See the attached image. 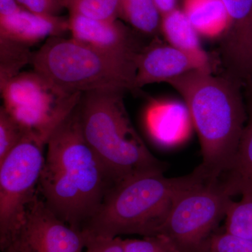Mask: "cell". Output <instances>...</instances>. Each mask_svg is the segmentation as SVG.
<instances>
[{"label": "cell", "instance_id": "cell-1", "mask_svg": "<svg viewBox=\"0 0 252 252\" xmlns=\"http://www.w3.org/2000/svg\"><path fill=\"white\" fill-rule=\"evenodd\" d=\"M46 146L38 193L60 220L83 230L116 183L86 142L79 105Z\"/></svg>", "mask_w": 252, "mask_h": 252}, {"label": "cell", "instance_id": "cell-2", "mask_svg": "<svg viewBox=\"0 0 252 252\" xmlns=\"http://www.w3.org/2000/svg\"><path fill=\"white\" fill-rule=\"evenodd\" d=\"M182 96L198 132L209 178L220 179L230 166L248 119L243 84L212 72L190 71L167 81Z\"/></svg>", "mask_w": 252, "mask_h": 252}, {"label": "cell", "instance_id": "cell-3", "mask_svg": "<svg viewBox=\"0 0 252 252\" xmlns=\"http://www.w3.org/2000/svg\"><path fill=\"white\" fill-rule=\"evenodd\" d=\"M207 179L199 165L182 177L170 178L154 172L117 184L83 230L109 238L157 235L177 199Z\"/></svg>", "mask_w": 252, "mask_h": 252}, {"label": "cell", "instance_id": "cell-4", "mask_svg": "<svg viewBox=\"0 0 252 252\" xmlns=\"http://www.w3.org/2000/svg\"><path fill=\"white\" fill-rule=\"evenodd\" d=\"M123 93L93 91L79 104L86 142L115 182L164 172L165 164L149 152L130 122Z\"/></svg>", "mask_w": 252, "mask_h": 252}, {"label": "cell", "instance_id": "cell-5", "mask_svg": "<svg viewBox=\"0 0 252 252\" xmlns=\"http://www.w3.org/2000/svg\"><path fill=\"white\" fill-rule=\"evenodd\" d=\"M34 70L72 93L135 90L136 60L61 36L47 39L32 58Z\"/></svg>", "mask_w": 252, "mask_h": 252}, {"label": "cell", "instance_id": "cell-6", "mask_svg": "<svg viewBox=\"0 0 252 252\" xmlns=\"http://www.w3.org/2000/svg\"><path fill=\"white\" fill-rule=\"evenodd\" d=\"M0 88L5 110L27 133L47 141L84 94L64 90L35 70L20 73Z\"/></svg>", "mask_w": 252, "mask_h": 252}, {"label": "cell", "instance_id": "cell-7", "mask_svg": "<svg viewBox=\"0 0 252 252\" xmlns=\"http://www.w3.org/2000/svg\"><path fill=\"white\" fill-rule=\"evenodd\" d=\"M48 141L27 133L0 162V250L11 245L38 193Z\"/></svg>", "mask_w": 252, "mask_h": 252}, {"label": "cell", "instance_id": "cell-8", "mask_svg": "<svg viewBox=\"0 0 252 252\" xmlns=\"http://www.w3.org/2000/svg\"><path fill=\"white\" fill-rule=\"evenodd\" d=\"M231 200L220 179H207L177 199L158 234L169 237L185 252H194L225 219Z\"/></svg>", "mask_w": 252, "mask_h": 252}, {"label": "cell", "instance_id": "cell-9", "mask_svg": "<svg viewBox=\"0 0 252 252\" xmlns=\"http://www.w3.org/2000/svg\"><path fill=\"white\" fill-rule=\"evenodd\" d=\"M86 240L84 230L60 220L38 193L28 207L14 243L23 252H83Z\"/></svg>", "mask_w": 252, "mask_h": 252}, {"label": "cell", "instance_id": "cell-10", "mask_svg": "<svg viewBox=\"0 0 252 252\" xmlns=\"http://www.w3.org/2000/svg\"><path fill=\"white\" fill-rule=\"evenodd\" d=\"M229 26L220 40V53L228 76L252 86V0H222Z\"/></svg>", "mask_w": 252, "mask_h": 252}, {"label": "cell", "instance_id": "cell-11", "mask_svg": "<svg viewBox=\"0 0 252 252\" xmlns=\"http://www.w3.org/2000/svg\"><path fill=\"white\" fill-rule=\"evenodd\" d=\"M72 39L95 49L130 59H137L142 48L129 28L116 20L96 19L69 14Z\"/></svg>", "mask_w": 252, "mask_h": 252}, {"label": "cell", "instance_id": "cell-12", "mask_svg": "<svg viewBox=\"0 0 252 252\" xmlns=\"http://www.w3.org/2000/svg\"><path fill=\"white\" fill-rule=\"evenodd\" d=\"M193 70L203 71L191 56L170 44L154 43L142 48L137 55L135 90L149 84L166 83Z\"/></svg>", "mask_w": 252, "mask_h": 252}, {"label": "cell", "instance_id": "cell-13", "mask_svg": "<svg viewBox=\"0 0 252 252\" xmlns=\"http://www.w3.org/2000/svg\"><path fill=\"white\" fill-rule=\"evenodd\" d=\"M143 123L150 138L164 147L187 140L193 126L185 102L172 99L149 101L144 109Z\"/></svg>", "mask_w": 252, "mask_h": 252}, {"label": "cell", "instance_id": "cell-14", "mask_svg": "<svg viewBox=\"0 0 252 252\" xmlns=\"http://www.w3.org/2000/svg\"><path fill=\"white\" fill-rule=\"evenodd\" d=\"M68 31V18L36 14L23 7L8 16H0V37L29 47Z\"/></svg>", "mask_w": 252, "mask_h": 252}, {"label": "cell", "instance_id": "cell-15", "mask_svg": "<svg viewBox=\"0 0 252 252\" xmlns=\"http://www.w3.org/2000/svg\"><path fill=\"white\" fill-rule=\"evenodd\" d=\"M248 89V123L230 166L220 178L231 197L239 194H252V86Z\"/></svg>", "mask_w": 252, "mask_h": 252}, {"label": "cell", "instance_id": "cell-16", "mask_svg": "<svg viewBox=\"0 0 252 252\" xmlns=\"http://www.w3.org/2000/svg\"><path fill=\"white\" fill-rule=\"evenodd\" d=\"M160 32L168 44L191 56L203 71L212 72L210 59L200 43V35L182 10L162 15Z\"/></svg>", "mask_w": 252, "mask_h": 252}, {"label": "cell", "instance_id": "cell-17", "mask_svg": "<svg viewBox=\"0 0 252 252\" xmlns=\"http://www.w3.org/2000/svg\"><path fill=\"white\" fill-rule=\"evenodd\" d=\"M182 11L200 36L221 39L229 26L222 0H183Z\"/></svg>", "mask_w": 252, "mask_h": 252}, {"label": "cell", "instance_id": "cell-18", "mask_svg": "<svg viewBox=\"0 0 252 252\" xmlns=\"http://www.w3.org/2000/svg\"><path fill=\"white\" fill-rule=\"evenodd\" d=\"M118 16L142 34L160 31L162 16L154 0H119Z\"/></svg>", "mask_w": 252, "mask_h": 252}, {"label": "cell", "instance_id": "cell-19", "mask_svg": "<svg viewBox=\"0 0 252 252\" xmlns=\"http://www.w3.org/2000/svg\"><path fill=\"white\" fill-rule=\"evenodd\" d=\"M32 55L29 46L0 37V86L19 74L23 66L32 62Z\"/></svg>", "mask_w": 252, "mask_h": 252}, {"label": "cell", "instance_id": "cell-20", "mask_svg": "<svg viewBox=\"0 0 252 252\" xmlns=\"http://www.w3.org/2000/svg\"><path fill=\"white\" fill-rule=\"evenodd\" d=\"M225 220V231L252 241V194H243L240 201L231 200Z\"/></svg>", "mask_w": 252, "mask_h": 252}, {"label": "cell", "instance_id": "cell-21", "mask_svg": "<svg viewBox=\"0 0 252 252\" xmlns=\"http://www.w3.org/2000/svg\"><path fill=\"white\" fill-rule=\"evenodd\" d=\"M63 2L69 14L103 20L119 17V0H63Z\"/></svg>", "mask_w": 252, "mask_h": 252}, {"label": "cell", "instance_id": "cell-22", "mask_svg": "<svg viewBox=\"0 0 252 252\" xmlns=\"http://www.w3.org/2000/svg\"><path fill=\"white\" fill-rule=\"evenodd\" d=\"M194 252H252V241L225 230L214 232Z\"/></svg>", "mask_w": 252, "mask_h": 252}, {"label": "cell", "instance_id": "cell-23", "mask_svg": "<svg viewBox=\"0 0 252 252\" xmlns=\"http://www.w3.org/2000/svg\"><path fill=\"white\" fill-rule=\"evenodd\" d=\"M27 132L5 110L0 109V162L18 145Z\"/></svg>", "mask_w": 252, "mask_h": 252}, {"label": "cell", "instance_id": "cell-24", "mask_svg": "<svg viewBox=\"0 0 252 252\" xmlns=\"http://www.w3.org/2000/svg\"><path fill=\"white\" fill-rule=\"evenodd\" d=\"M125 252H185L172 240L162 234L142 239H123Z\"/></svg>", "mask_w": 252, "mask_h": 252}, {"label": "cell", "instance_id": "cell-25", "mask_svg": "<svg viewBox=\"0 0 252 252\" xmlns=\"http://www.w3.org/2000/svg\"><path fill=\"white\" fill-rule=\"evenodd\" d=\"M85 252H125L121 237L109 238L86 231Z\"/></svg>", "mask_w": 252, "mask_h": 252}, {"label": "cell", "instance_id": "cell-26", "mask_svg": "<svg viewBox=\"0 0 252 252\" xmlns=\"http://www.w3.org/2000/svg\"><path fill=\"white\" fill-rule=\"evenodd\" d=\"M25 9L36 14L59 16L64 9L63 0H16Z\"/></svg>", "mask_w": 252, "mask_h": 252}, {"label": "cell", "instance_id": "cell-27", "mask_svg": "<svg viewBox=\"0 0 252 252\" xmlns=\"http://www.w3.org/2000/svg\"><path fill=\"white\" fill-rule=\"evenodd\" d=\"M21 7L16 0H0V16L13 14Z\"/></svg>", "mask_w": 252, "mask_h": 252}, {"label": "cell", "instance_id": "cell-28", "mask_svg": "<svg viewBox=\"0 0 252 252\" xmlns=\"http://www.w3.org/2000/svg\"><path fill=\"white\" fill-rule=\"evenodd\" d=\"M161 16L175 9L177 0H154Z\"/></svg>", "mask_w": 252, "mask_h": 252}, {"label": "cell", "instance_id": "cell-29", "mask_svg": "<svg viewBox=\"0 0 252 252\" xmlns=\"http://www.w3.org/2000/svg\"><path fill=\"white\" fill-rule=\"evenodd\" d=\"M1 252H23L22 250L18 247V245L16 243H13L11 245H10L9 247H7L4 250H2Z\"/></svg>", "mask_w": 252, "mask_h": 252}]
</instances>
